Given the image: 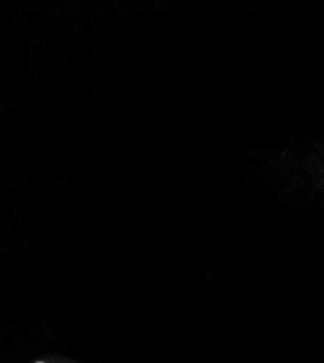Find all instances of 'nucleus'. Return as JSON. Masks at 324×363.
<instances>
[{
	"mask_svg": "<svg viewBox=\"0 0 324 363\" xmlns=\"http://www.w3.org/2000/svg\"><path fill=\"white\" fill-rule=\"evenodd\" d=\"M38 363H44V362H38Z\"/></svg>",
	"mask_w": 324,
	"mask_h": 363,
	"instance_id": "nucleus-1",
	"label": "nucleus"
}]
</instances>
